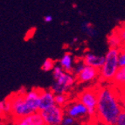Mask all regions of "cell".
Instances as JSON below:
<instances>
[{
  "instance_id": "cell-1",
  "label": "cell",
  "mask_w": 125,
  "mask_h": 125,
  "mask_svg": "<svg viewBox=\"0 0 125 125\" xmlns=\"http://www.w3.org/2000/svg\"><path fill=\"white\" fill-rule=\"evenodd\" d=\"M115 86H100L97 88V107L95 117L103 125H117L123 111L120 92Z\"/></svg>"
},
{
  "instance_id": "cell-2",
  "label": "cell",
  "mask_w": 125,
  "mask_h": 125,
  "mask_svg": "<svg viewBox=\"0 0 125 125\" xmlns=\"http://www.w3.org/2000/svg\"><path fill=\"white\" fill-rule=\"evenodd\" d=\"M54 81L50 89L54 94H67L73 87L76 77L72 73H67L59 64L52 69Z\"/></svg>"
},
{
  "instance_id": "cell-3",
  "label": "cell",
  "mask_w": 125,
  "mask_h": 125,
  "mask_svg": "<svg viewBox=\"0 0 125 125\" xmlns=\"http://www.w3.org/2000/svg\"><path fill=\"white\" fill-rule=\"evenodd\" d=\"M119 48H111L105 54V62L100 69V81L102 82H112L119 69Z\"/></svg>"
},
{
  "instance_id": "cell-4",
  "label": "cell",
  "mask_w": 125,
  "mask_h": 125,
  "mask_svg": "<svg viewBox=\"0 0 125 125\" xmlns=\"http://www.w3.org/2000/svg\"><path fill=\"white\" fill-rule=\"evenodd\" d=\"M8 97L11 102V113H10V115L14 119L21 118V117L33 114L32 110L31 109L26 100H25V94H19V92H16L14 94H11Z\"/></svg>"
},
{
  "instance_id": "cell-5",
  "label": "cell",
  "mask_w": 125,
  "mask_h": 125,
  "mask_svg": "<svg viewBox=\"0 0 125 125\" xmlns=\"http://www.w3.org/2000/svg\"><path fill=\"white\" fill-rule=\"evenodd\" d=\"M78 100L81 102L88 108L89 117H95L96 107H97V88H90L83 90L78 95Z\"/></svg>"
},
{
  "instance_id": "cell-6",
  "label": "cell",
  "mask_w": 125,
  "mask_h": 125,
  "mask_svg": "<svg viewBox=\"0 0 125 125\" xmlns=\"http://www.w3.org/2000/svg\"><path fill=\"white\" fill-rule=\"evenodd\" d=\"M46 125H61L66 113L65 108L59 105H53L51 108L40 111Z\"/></svg>"
},
{
  "instance_id": "cell-7",
  "label": "cell",
  "mask_w": 125,
  "mask_h": 125,
  "mask_svg": "<svg viewBox=\"0 0 125 125\" xmlns=\"http://www.w3.org/2000/svg\"><path fill=\"white\" fill-rule=\"evenodd\" d=\"M64 108L66 115L73 117L75 120H79V119L85 118V117H89L88 108H86L85 105L81 102H80L78 99L76 101L74 100L73 102H68Z\"/></svg>"
},
{
  "instance_id": "cell-8",
  "label": "cell",
  "mask_w": 125,
  "mask_h": 125,
  "mask_svg": "<svg viewBox=\"0 0 125 125\" xmlns=\"http://www.w3.org/2000/svg\"><path fill=\"white\" fill-rule=\"evenodd\" d=\"M75 77H76V81L80 83L92 82V81L99 79V77H100V69L85 65L82 71Z\"/></svg>"
},
{
  "instance_id": "cell-9",
  "label": "cell",
  "mask_w": 125,
  "mask_h": 125,
  "mask_svg": "<svg viewBox=\"0 0 125 125\" xmlns=\"http://www.w3.org/2000/svg\"><path fill=\"white\" fill-rule=\"evenodd\" d=\"M12 125H46L44 119L42 117L41 113L35 112L33 114L28 115L26 116L16 118L13 121Z\"/></svg>"
},
{
  "instance_id": "cell-10",
  "label": "cell",
  "mask_w": 125,
  "mask_h": 125,
  "mask_svg": "<svg viewBox=\"0 0 125 125\" xmlns=\"http://www.w3.org/2000/svg\"><path fill=\"white\" fill-rule=\"evenodd\" d=\"M55 94L51 89H41L39 102V110L43 111L55 105Z\"/></svg>"
},
{
  "instance_id": "cell-11",
  "label": "cell",
  "mask_w": 125,
  "mask_h": 125,
  "mask_svg": "<svg viewBox=\"0 0 125 125\" xmlns=\"http://www.w3.org/2000/svg\"><path fill=\"white\" fill-rule=\"evenodd\" d=\"M82 61L87 66H90V67L101 69V67L103 66L105 62V55L102 56V55H98V54L88 52L84 54L83 58H82Z\"/></svg>"
},
{
  "instance_id": "cell-12",
  "label": "cell",
  "mask_w": 125,
  "mask_h": 125,
  "mask_svg": "<svg viewBox=\"0 0 125 125\" xmlns=\"http://www.w3.org/2000/svg\"><path fill=\"white\" fill-rule=\"evenodd\" d=\"M58 64L67 73H73V68H74V59L70 52H66L63 54V56L60 59Z\"/></svg>"
},
{
  "instance_id": "cell-13",
  "label": "cell",
  "mask_w": 125,
  "mask_h": 125,
  "mask_svg": "<svg viewBox=\"0 0 125 125\" xmlns=\"http://www.w3.org/2000/svg\"><path fill=\"white\" fill-rule=\"evenodd\" d=\"M108 44L109 47L111 48H123V42L122 40V38L120 34L118 33L117 30H114L110 32V34L108 36Z\"/></svg>"
},
{
  "instance_id": "cell-14",
  "label": "cell",
  "mask_w": 125,
  "mask_h": 125,
  "mask_svg": "<svg viewBox=\"0 0 125 125\" xmlns=\"http://www.w3.org/2000/svg\"><path fill=\"white\" fill-rule=\"evenodd\" d=\"M111 83L118 89L125 88V67H119Z\"/></svg>"
},
{
  "instance_id": "cell-15",
  "label": "cell",
  "mask_w": 125,
  "mask_h": 125,
  "mask_svg": "<svg viewBox=\"0 0 125 125\" xmlns=\"http://www.w3.org/2000/svg\"><path fill=\"white\" fill-rule=\"evenodd\" d=\"M81 28L82 32L90 38H94L95 36H97V34H98V31L95 29V27L92 25L91 23L88 22V21L82 22V24L81 25Z\"/></svg>"
},
{
  "instance_id": "cell-16",
  "label": "cell",
  "mask_w": 125,
  "mask_h": 125,
  "mask_svg": "<svg viewBox=\"0 0 125 125\" xmlns=\"http://www.w3.org/2000/svg\"><path fill=\"white\" fill-rule=\"evenodd\" d=\"M0 110H1L2 115H7L8 114L11 113V102L9 97L4 99L0 102Z\"/></svg>"
},
{
  "instance_id": "cell-17",
  "label": "cell",
  "mask_w": 125,
  "mask_h": 125,
  "mask_svg": "<svg viewBox=\"0 0 125 125\" xmlns=\"http://www.w3.org/2000/svg\"><path fill=\"white\" fill-rule=\"evenodd\" d=\"M68 102L69 98L67 94H55V103H56V105L65 108Z\"/></svg>"
},
{
  "instance_id": "cell-18",
  "label": "cell",
  "mask_w": 125,
  "mask_h": 125,
  "mask_svg": "<svg viewBox=\"0 0 125 125\" xmlns=\"http://www.w3.org/2000/svg\"><path fill=\"white\" fill-rule=\"evenodd\" d=\"M55 61H52V59H46L44 61V62L42 63L41 66V69L44 72H49V71H52V69L55 67Z\"/></svg>"
},
{
  "instance_id": "cell-19",
  "label": "cell",
  "mask_w": 125,
  "mask_h": 125,
  "mask_svg": "<svg viewBox=\"0 0 125 125\" xmlns=\"http://www.w3.org/2000/svg\"><path fill=\"white\" fill-rule=\"evenodd\" d=\"M84 67H85V64H84V62L82 61H81V62L76 63L74 66V68H73V74L74 75V76H77V75L82 71V69L84 68Z\"/></svg>"
},
{
  "instance_id": "cell-20",
  "label": "cell",
  "mask_w": 125,
  "mask_h": 125,
  "mask_svg": "<svg viewBox=\"0 0 125 125\" xmlns=\"http://www.w3.org/2000/svg\"><path fill=\"white\" fill-rule=\"evenodd\" d=\"M119 67H125V48H122L119 54Z\"/></svg>"
},
{
  "instance_id": "cell-21",
  "label": "cell",
  "mask_w": 125,
  "mask_h": 125,
  "mask_svg": "<svg viewBox=\"0 0 125 125\" xmlns=\"http://www.w3.org/2000/svg\"><path fill=\"white\" fill-rule=\"evenodd\" d=\"M74 122H75L74 118H73L71 116H68V115H65L62 123H61V125H73Z\"/></svg>"
},
{
  "instance_id": "cell-22",
  "label": "cell",
  "mask_w": 125,
  "mask_h": 125,
  "mask_svg": "<svg viewBox=\"0 0 125 125\" xmlns=\"http://www.w3.org/2000/svg\"><path fill=\"white\" fill-rule=\"evenodd\" d=\"M120 91V100H121V104L123 107V110L125 111V89H119Z\"/></svg>"
},
{
  "instance_id": "cell-23",
  "label": "cell",
  "mask_w": 125,
  "mask_h": 125,
  "mask_svg": "<svg viewBox=\"0 0 125 125\" xmlns=\"http://www.w3.org/2000/svg\"><path fill=\"white\" fill-rule=\"evenodd\" d=\"M117 125H125V111H122L117 120Z\"/></svg>"
},
{
  "instance_id": "cell-24",
  "label": "cell",
  "mask_w": 125,
  "mask_h": 125,
  "mask_svg": "<svg viewBox=\"0 0 125 125\" xmlns=\"http://www.w3.org/2000/svg\"><path fill=\"white\" fill-rule=\"evenodd\" d=\"M116 30L122 38V40L123 42V46H125V25L122 28H117Z\"/></svg>"
},
{
  "instance_id": "cell-25",
  "label": "cell",
  "mask_w": 125,
  "mask_h": 125,
  "mask_svg": "<svg viewBox=\"0 0 125 125\" xmlns=\"http://www.w3.org/2000/svg\"><path fill=\"white\" fill-rule=\"evenodd\" d=\"M44 21L46 23H51L52 21V17L51 15H46L44 17Z\"/></svg>"
},
{
  "instance_id": "cell-26",
  "label": "cell",
  "mask_w": 125,
  "mask_h": 125,
  "mask_svg": "<svg viewBox=\"0 0 125 125\" xmlns=\"http://www.w3.org/2000/svg\"><path fill=\"white\" fill-rule=\"evenodd\" d=\"M124 89H125V88H124Z\"/></svg>"
}]
</instances>
